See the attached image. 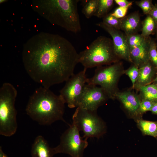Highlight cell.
I'll use <instances>...</instances> for the list:
<instances>
[{"label":"cell","mask_w":157,"mask_h":157,"mask_svg":"<svg viewBox=\"0 0 157 157\" xmlns=\"http://www.w3.org/2000/svg\"><path fill=\"white\" fill-rule=\"evenodd\" d=\"M78 56L74 47L66 39L45 32L29 39L22 53L23 65L29 76L49 88L66 82L74 74Z\"/></svg>","instance_id":"6da1fadb"},{"label":"cell","mask_w":157,"mask_h":157,"mask_svg":"<svg viewBox=\"0 0 157 157\" xmlns=\"http://www.w3.org/2000/svg\"><path fill=\"white\" fill-rule=\"evenodd\" d=\"M65 102L60 95L41 86L30 97L25 109L26 114L42 125H49L63 118Z\"/></svg>","instance_id":"7a4b0ae2"},{"label":"cell","mask_w":157,"mask_h":157,"mask_svg":"<svg viewBox=\"0 0 157 157\" xmlns=\"http://www.w3.org/2000/svg\"><path fill=\"white\" fill-rule=\"evenodd\" d=\"M78 0H34L33 10L53 25L75 33L81 28L78 12Z\"/></svg>","instance_id":"3957f363"},{"label":"cell","mask_w":157,"mask_h":157,"mask_svg":"<svg viewBox=\"0 0 157 157\" xmlns=\"http://www.w3.org/2000/svg\"><path fill=\"white\" fill-rule=\"evenodd\" d=\"M112 40L100 36L78 53V63L88 68L117 62Z\"/></svg>","instance_id":"277c9868"},{"label":"cell","mask_w":157,"mask_h":157,"mask_svg":"<svg viewBox=\"0 0 157 157\" xmlns=\"http://www.w3.org/2000/svg\"><path fill=\"white\" fill-rule=\"evenodd\" d=\"M17 91L12 84L3 83L0 88V134L10 137L17 128L15 103Z\"/></svg>","instance_id":"5b68a950"},{"label":"cell","mask_w":157,"mask_h":157,"mask_svg":"<svg viewBox=\"0 0 157 157\" xmlns=\"http://www.w3.org/2000/svg\"><path fill=\"white\" fill-rule=\"evenodd\" d=\"M97 111L78 107L73 115L72 123L83 133L84 138H99L106 132L105 123Z\"/></svg>","instance_id":"8992f818"},{"label":"cell","mask_w":157,"mask_h":157,"mask_svg":"<svg viewBox=\"0 0 157 157\" xmlns=\"http://www.w3.org/2000/svg\"><path fill=\"white\" fill-rule=\"evenodd\" d=\"M62 135L58 145L53 148L54 155L58 153L68 154L71 157H83L88 145V138L81 136L76 127L73 123Z\"/></svg>","instance_id":"52a82bcc"},{"label":"cell","mask_w":157,"mask_h":157,"mask_svg":"<svg viewBox=\"0 0 157 157\" xmlns=\"http://www.w3.org/2000/svg\"><path fill=\"white\" fill-rule=\"evenodd\" d=\"M121 64L117 62L106 67L99 66L95 70L94 74L87 78L89 85H99L108 95L109 98L114 99L117 92V84L121 74Z\"/></svg>","instance_id":"ba28073f"},{"label":"cell","mask_w":157,"mask_h":157,"mask_svg":"<svg viewBox=\"0 0 157 157\" xmlns=\"http://www.w3.org/2000/svg\"><path fill=\"white\" fill-rule=\"evenodd\" d=\"M87 69L84 68L78 73L74 74L65 82V85L60 91V94L70 108H77L78 106L87 82Z\"/></svg>","instance_id":"9c48e42d"},{"label":"cell","mask_w":157,"mask_h":157,"mask_svg":"<svg viewBox=\"0 0 157 157\" xmlns=\"http://www.w3.org/2000/svg\"><path fill=\"white\" fill-rule=\"evenodd\" d=\"M108 98L107 94L101 87L85 84L77 107L97 111L98 108Z\"/></svg>","instance_id":"30bf717a"},{"label":"cell","mask_w":157,"mask_h":157,"mask_svg":"<svg viewBox=\"0 0 157 157\" xmlns=\"http://www.w3.org/2000/svg\"><path fill=\"white\" fill-rule=\"evenodd\" d=\"M96 25L104 29L111 36L117 57L131 62L126 35L119 30L108 26L103 22L97 23Z\"/></svg>","instance_id":"8fae6325"},{"label":"cell","mask_w":157,"mask_h":157,"mask_svg":"<svg viewBox=\"0 0 157 157\" xmlns=\"http://www.w3.org/2000/svg\"><path fill=\"white\" fill-rule=\"evenodd\" d=\"M121 103L124 108L130 115L134 118L138 110L141 100L136 94L130 91L123 92H117L114 95Z\"/></svg>","instance_id":"7c38bea8"},{"label":"cell","mask_w":157,"mask_h":157,"mask_svg":"<svg viewBox=\"0 0 157 157\" xmlns=\"http://www.w3.org/2000/svg\"><path fill=\"white\" fill-rule=\"evenodd\" d=\"M151 40L148 37L141 45L129 50L131 62L138 67L149 61V52Z\"/></svg>","instance_id":"4fadbf2b"},{"label":"cell","mask_w":157,"mask_h":157,"mask_svg":"<svg viewBox=\"0 0 157 157\" xmlns=\"http://www.w3.org/2000/svg\"><path fill=\"white\" fill-rule=\"evenodd\" d=\"M31 153L32 157H53L54 155L53 148L49 147L47 140L41 135L35 138Z\"/></svg>","instance_id":"5bb4252c"},{"label":"cell","mask_w":157,"mask_h":157,"mask_svg":"<svg viewBox=\"0 0 157 157\" xmlns=\"http://www.w3.org/2000/svg\"><path fill=\"white\" fill-rule=\"evenodd\" d=\"M120 29L126 35L135 33L140 23V18L137 12L132 13L120 19Z\"/></svg>","instance_id":"9a60e30c"},{"label":"cell","mask_w":157,"mask_h":157,"mask_svg":"<svg viewBox=\"0 0 157 157\" xmlns=\"http://www.w3.org/2000/svg\"><path fill=\"white\" fill-rule=\"evenodd\" d=\"M140 67L138 77L135 84H137V87L148 85L153 74V67L150 61Z\"/></svg>","instance_id":"2e32d148"},{"label":"cell","mask_w":157,"mask_h":157,"mask_svg":"<svg viewBox=\"0 0 157 157\" xmlns=\"http://www.w3.org/2000/svg\"><path fill=\"white\" fill-rule=\"evenodd\" d=\"M138 128L144 135H149L157 140V121H151L142 118L135 121Z\"/></svg>","instance_id":"e0dca14e"},{"label":"cell","mask_w":157,"mask_h":157,"mask_svg":"<svg viewBox=\"0 0 157 157\" xmlns=\"http://www.w3.org/2000/svg\"><path fill=\"white\" fill-rule=\"evenodd\" d=\"M141 93L142 99L157 102V86L154 84L138 87Z\"/></svg>","instance_id":"ac0fdd59"},{"label":"cell","mask_w":157,"mask_h":157,"mask_svg":"<svg viewBox=\"0 0 157 157\" xmlns=\"http://www.w3.org/2000/svg\"><path fill=\"white\" fill-rule=\"evenodd\" d=\"M157 26V24L155 20L148 15L142 22L141 35L145 37H149L154 31Z\"/></svg>","instance_id":"d6986e66"},{"label":"cell","mask_w":157,"mask_h":157,"mask_svg":"<svg viewBox=\"0 0 157 157\" xmlns=\"http://www.w3.org/2000/svg\"><path fill=\"white\" fill-rule=\"evenodd\" d=\"M114 0H99L96 12L94 16L99 18L104 17L113 6Z\"/></svg>","instance_id":"ffe728a7"},{"label":"cell","mask_w":157,"mask_h":157,"mask_svg":"<svg viewBox=\"0 0 157 157\" xmlns=\"http://www.w3.org/2000/svg\"><path fill=\"white\" fill-rule=\"evenodd\" d=\"M99 0H88L82 10V13L87 19L94 16L97 9Z\"/></svg>","instance_id":"44dd1931"},{"label":"cell","mask_w":157,"mask_h":157,"mask_svg":"<svg viewBox=\"0 0 157 157\" xmlns=\"http://www.w3.org/2000/svg\"><path fill=\"white\" fill-rule=\"evenodd\" d=\"M126 36L129 50L141 45L148 38L136 33Z\"/></svg>","instance_id":"7402d4cb"},{"label":"cell","mask_w":157,"mask_h":157,"mask_svg":"<svg viewBox=\"0 0 157 157\" xmlns=\"http://www.w3.org/2000/svg\"><path fill=\"white\" fill-rule=\"evenodd\" d=\"M154 103L147 100H141L138 110L133 118L135 120L142 118L143 114L148 111H150Z\"/></svg>","instance_id":"603a6c76"},{"label":"cell","mask_w":157,"mask_h":157,"mask_svg":"<svg viewBox=\"0 0 157 157\" xmlns=\"http://www.w3.org/2000/svg\"><path fill=\"white\" fill-rule=\"evenodd\" d=\"M103 22L110 27L119 30L120 29V19L115 17L111 13L108 14L103 17Z\"/></svg>","instance_id":"cb8c5ba5"},{"label":"cell","mask_w":157,"mask_h":157,"mask_svg":"<svg viewBox=\"0 0 157 157\" xmlns=\"http://www.w3.org/2000/svg\"><path fill=\"white\" fill-rule=\"evenodd\" d=\"M139 73L138 67L134 65L130 67L125 71V74L130 79L133 87H135L137 81Z\"/></svg>","instance_id":"d4e9b609"},{"label":"cell","mask_w":157,"mask_h":157,"mask_svg":"<svg viewBox=\"0 0 157 157\" xmlns=\"http://www.w3.org/2000/svg\"><path fill=\"white\" fill-rule=\"evenodd\" d=\"M136 5L142 10L144 14L149 15L153 8L154 6L150 0H142L135 2Z\"/></svg>","instance_id":"484cf974"},{"label":"cell","mask_w":157,"mask_h":157,"mask_svg":"<svg viewBox=\"0 0 157 157\" xmlns=\"http://www.w3.org/2000/svg\"><path fill=\"white\" fill-rule=\"evenodd\" d=\"M149 61L157 67V49L156 44L155 42L151 40L149 52Z\"/></svg>","instance_id":"4316f807"},{"label":"cell","mask_w":157,"mask_h":157,"mask_svg":"<svg viewBox=\"0 0 157 157\" xmlns=\"http://www.w3.org/2000/svg\"><path fill=\"white\" fill-rule=\"evenodd\" d=\"M129 7H119L117 8L111 14L115 17L120 19L125 17L129 9Z\"/></svg>","instance_id":"83f0119b"},{"label":"cell","mask_w":157,"mask_h":157,"mask_svg":"<svg viewBox=\"0 0 157 157\" xmlns=\"http://www.w3.org/2000/svg\"><path fill=\"white\" fill-rule=\"evenodd\" d=\"M114 1L119 6L122 7H130L132 5L133 1H129L126 0H115Z\"/></svg>","instance_id":"f1b7e54d"},{"label":"cell","mask_w":157,"mask_h":157,"mask_svg":"<svg viewBox=\"0 0 157 157\" xmlns=\"http://www.w3.org/2000/svg\"><path fill=\"white\" fill-rule=\"evenodd\" d=\"M149 15L151 16L157 24V5L156 4L154 6Z\"/></svg>","instance_id":"f546056e"},{"label":"cell","mask_w":157,"mask_h":157,"mask_svg":"<svg viewBox=\"0 0 157 157\" xmlns=\"http://www.w3.org/2000/svg\"><path fill=\"white\" fill-rule=\"evenodd\" d=\"M150 111L153 114L157 115V102L154 103Z\"/></svg>","instance_id":"4dcf8cb0"},{"label":"cell","mask_w":157,"mask_h":157,"mask_svg":"<svg viewBox=\"0 0 157 157\" xmlns=\"http://www.w3.org/2000/svg\"><path fill=\"white\" fill-rule=\"evenodd\" d=\"M0 157H8V156L3 151L1 146L0 147Z\"/></svg>","instance_id":"1f68e13d"},{"label":"cell","mask_w":157,"mask_h":157,"mask_svg":"<svg viewBox=\"0 0 157 157\" xmlns=\"http://www.w3.org/2000/svg\"><path fill=\"white\" fill-rule=\"evenodd\" d=\"M154 81L157 82V76L156 77V78L154 79Z\"/></svg>","instance_id":"d6a6232c"},{"label":"cell","mask_w":157,"mask_h":157,"mask_svg":"<svg viewBox=\"0 0 157 157\" xmlns=\"http://www.w3.org/2000/svg\"><path fill=\"white\" fill-rule=\"evenodd\" d=\"M156 36H157V27H156Z\"/></svg>","instance_id":"836d02e7"},{"label":"cell","mask_w":157,"mask_h":157,"mask_svg":"<svg viewBox=\"0 0 157 157\" xmlns=\"http://www.w3.org/2000/svg\"><path fill=\"white\" fill-rule=\"evenodd\" d=\"M156 48H157V44H156Z\"/></svg>","instance_id":"e575fe53"}]
</instances>
